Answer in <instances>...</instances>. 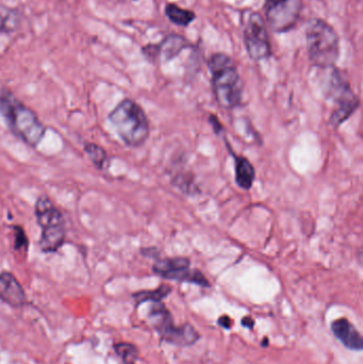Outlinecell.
<instances>
[{
  "label": "cell",
  "instance_id": "6da1fadb",
  "mask_svg": "<svg viewBox=\"0 0 363 364\" xmlns=\"http://www.w3.org/2000/svg\"><path fill=\"white\" fill-rule=\"evenodd\" d=\"M0 117L11 134L31 149H36L46 134L38 114L9 90L0 91Z\"/></svg>",
  "mask_w": 363,
  "mask_h": 364
},
{
  "label": "cell",
  "instance_id": "7a4b0ae2",
  "mask_svg": "<svg viewBox=\"0 0 363 364\" xmlns=\"http://www.w3.org/2000/svg\"><path fill=\"white\" fill-rule=\"evenodd\" d=\"M213 93L223 109H234L242 102L243 82L236 63L229 55L215 53L209 60Z\"/></svg>",
  "mask_w": 363,
  "mask_h": 364
},
{
  "label": "cell",
  "instance_id": "3957f363",
  "mask_svg": "<svg viewBox=\"0 0 363 364\" xmlns=\"http://www.w3.org/2000/svg\"><path fill=\"white\" fill-rule=\"evenodd\" d=\"M109 122L124 144L138 149L149 136V121L140 105L130 98L121 100L109 113Z\"/></svg>",
  "mask_w": 363,
  "mask_h": 364
},
{
  "label": "cell",
  "instance_id": "277c9868",
  "mask_svg": "<svg viewBox=\"0 0 363 364\" xmlns=\"http://www.w3.org/2000/svg\"><path fill=\"white\" fill-rule=\"evenodd\" d=\"M309 59L320 68H332L340 55V41L336 30L321 18L311 19L306 30Z\"/></svg>",
  "mask_w": 363,
  "mask_h": 364
},
{
  "label": "cell",
  "instance_id": "5b68a950",
  "mask_svg": "<svg viewBox=\"0 0 363 364\" xmlns=\"http://www.w3.org/2000/svg\"><path fill=\"white\" fill-rule=\"evenodd\" d=\"M36 223L40 229V252L44 254L57 252L65 243L66 226L61 210L47 195H40L34 205Z\"/></svg>",
  "mask_w": 363,
  "mask_h": 364
},
{
  "label": "cell",
  "instance_id": "8992f818",
  "mask_svg": "<svg viewBox=\"0 0 363 364\" xmlns=\"http://www.w3.org/2000/svg\"><path fill=\"white\" fill-rule=\"evenodd\" d=\"M151 322L157 333L164 341L178 346H191L200 339V333L192 325L177 326L174 324L172 314L161 303H153L151 309Z\"/></svg>",
  "mask_w": 363,
  "mask_h": 364
},
{
  "label": "cell",
  "instance_id": "52a82bcc",
  "mask_svg": "<svg viewBox=\"0 0 363 364\" xmlns=\"http://www.w3.org/2000/svg\"><path fill=\"white\" fill-rule=\"evenodd\" d=\"M244 16L243 38L247 53L255 61L268 59L272 55V48L264 19L259 13L251 10H247Z\"/></svg>",
  "mask_w": 363,
  "mask_h": 364
},
{
  "label": "cell",
  "instance_id": "ba28073f",
  "mask_svg": "<svg viewBox=\"0 0 363 364\" xmlns=\"http://www.w3.org/2000/svg\"><path fill=\"white\" fill-rule=\"evenodd\" d=\"M328 95L337 104V109L330 117V123L337 127L355 112L359 100L352 91L349 82L334 68L328 83Z\"/></svg>",
  "mask_w": 363,
  "mask_h": 364
},
{
  "label": "cell",
  "instance_id": "9c48e42d",
  "mask_svg": "<svg viewBox=\"0 0 363 364\" xmlns=\"http://www.w3.org/2000/svg\"><path fill=\"white\" fill-rule=\"evenodd\" d=\"M303 11V0H266V21L273 31L285 33L296 27Z\"/></svg>",
  "mask_w": 363,
  "mask_h": 364
},
{
  "label": "cell",
  "instance_id": "30bf717a",
  "mask_svg": "<svg viewBox=\"0 0 363 364\" xmlns=\"http://www.w3.org/2000/svg\"><path fill=\"white\" fill-rule=\"evenodd\" d=\"M190 267H191V262L189 259L177 257V258L159 259L156 261L153 269V273L166 279L190 282L205 288L210 287L204 274L200 273L197 269L192 271Z\"/></svg>",
  "mask_w": 363,
  "mask_h": 364
},
{
  "label": "cell",
  "instance_id": "8fae6325",
  "mask_svg": "<svg viewBox=\"0 0 363 364\" xmlns=\"http://www.w3.org/2000/svg\"><path fill=\"white\" fill-rule=\"evenodd\" d=\"M0 301L16 309L27 305L25 290L11 272L0 273Z\"/></svg>",
  "mask_w": 363,
  "mask_h": 364
},
{
  "label": "cell",
  "instance_id": "7c38bea8",
  "mask_svg": "<svg viewBox=\"0 0 363 364\" xmlns=\"http://www.w3.org/2000/svg\"><path fill=\"white\" fill-rule=\"evenodd\" d=\"M332 331L335 337L351 350H362L363 348V338L362 333L347 318H338L332 324Z\"/></svg>",
  "mask_w": 363,
  "mask_h": 364
},
{
  "label": "cell",
  "instance_id": "4fadbf2b",
  "mask_svg": "<svg viewBox=\"0 0 363 364\" xmlns=\"http://www.w3.org/2000/svg\"><path fill=\"white\" fill-rule=\"evenodd\" d=\"M236 182L240 188L249 190L255 181V168L245 157L234 156Z\"/></svg>",
  "mask_w": 363,
  "mask_h": 364
},
{
  "label": "cell",
  "instance_id": "5bb4252c",
  "mask_svg": "<svg viewBox=\"0 0 363 364\" xmlns=\"http://www.w3.org/2000/svg\"><path fill=\"white\" fill-rule=\"evenodd\" d=\"M85 151L90 161L97 170L104 171L110 168V158L107 151L99 145L91 142L85 143Z\"/></svg>",
  "mask_w": 363,
  "mask_h": 364
},
{
  "label": "cell",
  "instance_id": "9a60e30c",
  "mask_svg": "<svg viewBox=\"0 0 363 364\" xmlns=\"http://www.w3.org/2000/svg\"><path fill=\"white\" fill-rule=\"evenodd\" d=\"M172 292V288L168 284H162L156 290L151 291H140V292L132 294V299L136 301V306L141 304L151 301V303H161L166 296Z\"/></svg>",
  "mask_w": 363,
  "mask_h": 364
},
{
  "label": "cell",
  "instance_id": "2e32d148",
  "mask_svg": "<svg viewBox=\"0 0 363 364\" xmlns=\"http://www.w3.org/2000/svg\"><path fill=\"white\" fill-rule=\"evenodd\" d=\"M166 14L173 23L181 27H187L195 19L194 12L180 8L175 4H168L166 6Z\"/></svg>",
  "mask_w": 363,
  "mask_h": 364
},
{
  "label": "cell",
  "instance_id": "e0dca14e",
  "mask_svg": "<svg viewBox=\"0 0 363 364\" xmlns=\"http://www.w3.org/2000/svg\"><path fill=\"white\" fill-rule=\"evenodd\" d=\"M21 25L18 11L0 6V33H11Z\"/></svg>",
  "mask_w": 363,
  "mask_h": 364
},
{
  "label": "cell",
  "instance_id": "ac0fdd59",
  "mask_svg": "<svg viewBox=\"0 0 363 364\" xmlns=\"http://www.w3.org/2000/svg\"><path fill=\"white\" fill-rule=\"evenodd\" d=\"M114 352L121 359L124 364H136L139 359V350L134 344L128 342H119L113 346Z\"/></svg>",
  "mask_w": 363,
  "mask_h": 364
},
{
  "label": "cell",
  "instance_id": "d6986e66",
  "mask_svg": "<svg viewBox=\"0 0 363 364\" xmlns=\"http://www.w3.org/2000/svg\"><path fill=\"white\" fill-rule=\"evenodd\" d=\"M185 46V41L180 36H168L159 46L160 53H163L166 59H172L173 57L180 53L181 49Z\"/></svg>",
  "mask_w": 363,
  "mask_h": 364
},
{
  "label": "cell",
  "instance_id": "ffe728a7",
  "mask_svg": "<svg viewBox=\"0 0 363 364\" xmlns=\"http://www.w3.org/2000/svg\"><path fill=\"white\" fill-rule=\"evenodd\" d=\"M13 233H14V250L15 252L27 254L28 247H29V241H28L27 235L23 227L19 225H15L12 227Z\"/></svg>",
  "mask_w": 363,
  "mask_h": 364
},
{
  "label": "cell",
  "instance_id": "44dd1931",
  "mask_svg": "<svg viewBox=\"0 0 363 364\" xmlns=\"http://www.w3.org/2000/svg\"><path fill=\"white\" fill-rule=\"evenodd\" d=\"M217 323L225 329H230L232 326V320L227 316H221L219 321H217Z\"/></svg>",
  "mask_w": 363,
  "mask_h": 364
},
{
  "label": "cell",
  "instance_id": "7402d4cb",
  "mask_svg": "<svg viewBox=\"0 0 363 364\" xmlns=\"http://www.w3.org/2000/svg\"><path fill=\"white\" fill-rule=\"evenodd\" d=\"M243 326L249 327V328H251L254 326V321L251 320V318H245L242 320Z\"/></svg>",
  "mask_w": 363,
  "mask_h": 364
},
{
  "label": "cell",
  "instance_id": "603a6c76",
  "mask_svg": "<svg viewBox=\"0 0 363 364\" xmlns=\"http://www.w3.org/2000/svg\"><path fill=\"white\" fill-rule=\"evenodd\" d=\"M121 1H126V0H121Z\"/></svg>",
  "mask_w": 363,
  "mask_h": 364
}]
</instances>
